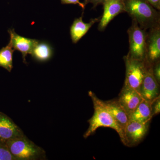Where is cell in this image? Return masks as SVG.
<instances>
[{
	"label": "cell",
	"mask_w": 160,
	"mask_h": 160,
	"mask_svg": "<svg viewBox=\"0 0 160 160\" xmlns=\"http://www.w3.org/2000/svg\"><path fill=\"white\" fill-rule=\"evenodd\" d=\"M89 95L91 98L94 107V113L92 117L88 120L89 127L83 137H89L95 132L100 127H108L114 129L119 136L124 145H126L125 133L123 129L118 126L109 113L104 105V102L100 100L92 92L89 91Z\"/></svg>",
	"instance_id": "obj_1"
},
{
	"label": "cell",
	"mask_w": 160,
	"mask_h": 160,
	"mask_svg": "<svg viewBox=\"0 0 160 160\" xmlns=\"http://www.w3.org/2000/svg\"><path fill=\"white\" fill-rule=\"evenodd\" d=\"M125 12L142 29L146 30L160 25V14L146 0H124Z\"/></svg>",
	"instance_id": "obj_2"
},
{
	"label": "cell",
	"mask_w": 160,
	"mask_h": 160,
	"mask_svg": "<svg viewBox=\"0 0 160 160\" xmlns=\"http://www.w3.org/2000/svg\"><path fill=\"white\" fill-rule=\"evenodd\" d=\"M6 144L17 160H36L45 158V152L39 146L22 137L6 140Z\"/></svg>",
	"instance_id": "obj_3"
},
{
	"label": "cell",
	"mask_w": 160,
	"mask_h": 160,
	"mask_svg": "<svg viewBox=\"0 0 160 160\" xmlns=\"http://www.w3.org/2000/svg\"><path fill=\"white\" fill-rule=\"evenodd\" d=\"M123 59L126 67V78L123 86L134 89L140 93V88L148 66V62L146 60L132 58L128 54L123 57Z\"/></svg>",
	"instance_id": "obj_4"
},
{
	"label": "cell",
	"mask_w": 160,
	"mask_h": 160,
	"mask_svg": "<svg viewBox=\"0 0 160 160\" xmlns=\"http://www.w3.org/2000/svg\"><path fill=\"white\" fill-rule=\"evenodd\" d=\"M129 50L128 55L132 58L146 60V30L142 29L135 21L132 20V25L128 29Z\"/></svg>",
	"instance_id": "obj_5"
},
{
	"label": "cell",
	"mask_w": 160,
	"mask_h": 160,
	"mask_svg": "<svg viewBox=\"0 0 160 160\" xmlns=\"http://www.w3.org/2000/svg\"><path fill=\"white\" fill-rule=\"evenodd\" d=\"M152 66L153 65L148 63L140 90V94L143 98L149 102H152L160 96L159 84L153 75Z\"/></svg>",
	"instance_id": "obj_6"
},
{
	"label": "cell",
	"mask_w": 160,
	"mask_h": 160,
	"mask_svg": "<svg viewBox=\"0 0 160 160\" xmlns=\"http://www.w3.org/2000/svg\"><path fill=\"white\" fill-rule=\"evenodd\" d=\"M160 58V25L150 29L146 38V60L153 65Z\"/></svg>",
	"instance_id": "obj_7"
},
{
	"label": "cell",
	"mask_w": 160,
	"mask_h": 160,
	"mask_svg": "<svg viewBox=\"0 0 160 160\" xmlns=\"http://www.w3.org/2000/svg\"><path fill=\"white\" fill-rule=\"evenodd\" d=\"M149 124L129 121L125 129V145L134 146L140 143L148 132Z\"/></svg>",
	"instance_id": "obj_8"
},
{
	"label": "cell",
	"mask_w": 160,
	"mask_h": 160,
	"mask_svg": "<svg viewBox=\"0 0 160 160\" xmlns=\"http://www.w3.org/2000/svg\"><path fill=\"white\" fill-rule=\"evenodd\" d=\"M8 32L10 35L9 44L14 50H17L22 53L23 62L27 64L26 56L28 54H30L39 40L21 36L18 34L13 29H9Z\"/></svg>",
	"instance_id": "obj_9"
},
{
	"label": "cell",
	"mask_w": 160,
	"mask_h": 160,
	"mask_svg": "<svg viewBox=\"0 0 160 160\" xmlns=\"http://www.w3.org/2000/svg\"><path fill=\"white\" fill-rule=\"evenodd\" d=\"M143 99L139 92L124 86L118 99L120 106L127 113L129 117Z\"/></svg>",
	"instance_id": "obj_10"
},
{
	"label": "cell",
	"mask_w": 160,
	"mask_h": 160,
	"mask_svg": "<svg viewBox=\"0 0 160 160\" xmlns=\"http://www.w3.org/2000/svg\"><path fill=\"white\" fill-rule=\"evenodd\" d=\"M104 12L98 29L103 31L109 22L120 13L125 12L124 0H111L103 4Z\"/></svg>",
	"instance_id": "obj_11"
},
{
	"label": "cell",
	"mask_w": 160,
	"mask_h": 160,
	"mask_svg": "<svg viewBox=\"0 0 160 160\" xmlns=\"http://www.w3.org/2000/svg\"><path fill=\"white\" fill-rule=\"evenodd\" d=\"M25 136L10 118L0 112V138L6 141Z\"/></svg>",
	"instance_id": "obj_12"
},
{
	"label": "cell",
	"mask_w": 160,
	"mask_h": 160,
	"mask_svg": "<svg viewBox=\"0 0 160 160\" xmlns=\"http://www.w3.org/2000/svg\"><path fill=\"white\" fill-rule=\"evenodd\" d=\"M83 15L76 18L72 24L70 28V34L72 43L76 44L79 40L86 34L92 26L96 22H99L100 18L91 19L89 23H85L83 21Z\"/></svg>",
	"instance_id": "obj_13"
},
{
	"label": "cell",
	"mask_w": 160,
	"mask_h": 160,
	"mask_svg": "<svg viewBox=\"0 0 160 160\" xmlns=\"http://www.w3.org/2000/svg\"><path fill=\"white\" fill-rule=\"evenodd\" d=\"M103 102L109 113L125 133V128L129 121V116L120 106L118 99Z\"/></svg>",
	"instance_id": "obj_14"
},
{
	"label": "cell",
	"mask_w": 160,
	"mask_h": 160,
	"mask_svg": "<svg viewBox=\"0 0 160 160\" xmlns=\"http://www.w3.org/2000/svg\"><path fill=\"white\" fill-rule=\"evenodd\" d=\"M152 102L143 99L134 111L129 116V121L141 123L149 122L152 117Z\"/></svg>",
	"instance_id": "obj_15"
},
{
	"label": "cell",
	"mask_w": 160,
	"mask_h": 160,
	"mask_svg": "<svg viewBox=\"0 0 160 160\" xmlns=\"http://www.w3.org/2000/svg\"><path fill=\"white\" fill-rule=\"evenodd\" d=\"M32 58L36 61L44 62L49 61L53 55V49L46 41H38L32 50Z\"/></svg>",
	"instance_id": "obj_16"
},
{
	"label": "cell",
	"mask_w": 160,
	"mask_h": 160,
	"mask_svg": "<svg viewBox=\"0 0 160 160\" xmlns=\"http://www.w3.org/2000/svg\"><path fill=\"white\" fill-rule=\"evenodd\" d=\"M15 51L9 44L0 49V67L11 72L13 68V54Z\"/></svg>",
	"instance_id": "obj_17"
},
{
	"label": "cell",
	"mask_w": 160,
	"mask_h": 160,
	"mask_svg": "<svg viewBox=\"0 0 160 160\" xmlns=\"http://www.w3.org/2000/svg\"><path fill=\"white\" fill-rule=\"evenodd\" d=\"M0 160H17L7 146L6 140L0 138Z\"/></svg>",
	"instance_id": "obj_18"
},
{
	"label": "cell",
	"mask_w": 160,
	"mask_h": 160,
	"mask_svg": "<svg viewBox=\"0 0 160 160\" xmlns=\"http://www.w3.org/2000/svg\"><path fill=\"white\" fill-rule=\"evenodd\" d=\"M152 115H156L159 114L160 112V96L152 101Z\"/></svg>",
	"instance_id": "obj_19"
},
{
	"label": "cell",
	"mask_w": 160,
	"mask_h": 160,
	"mask_svg": "<svg viewBox=\"0 0 160 160\" xmlns=\"http://www.w3.org/2000/svg\"><path fill=\"white\" fill-rule=\"evenodd\" d=\"M152 71L156 79L159 84L160 82V60L153 64Z\"/></svg>",
	"instance_id": "obj_20"
},
{
	"label": "cell",
	"mask_w": 160,
	"mask_h": 160,
	"mask_svg": "<svg viewBox=\"0 0 160 160\" xmlns=\"http://www.w3.org/2000/svg\"><path fill=\"white\" fill-rule=\"evenodd\" d=\"M61 3L62 4H73L78 5L84 10L85 8V4L84 3L81 2L80 0H61Z\"/></svg>",
	"instance_id": "obj_21"
},
{
	"label": "cell",
	"mask_w": 160,
	"mask_h": 160,
	"mask_svg": "<svg viewBox=\"0 0 160 160\" xmlns=\"http://www.w3.org/2000/svg\"><path fill=\"white\" fill-rule=\"evenodd\" d=\"M151 6L158 10L160 9V0H146Z\"/></svg>",
	"instance_id": "obj_22"
},
{
	"label": "cell",
	"mask_w": 160,
	"mask_h": 160,
	"mask_svg": "<svg viewBox=\"0 0 160 160\" xmlns=\"http://www.w3.org/2000/svg\"><path fill=\"white\" fill-rule=\"evenodd\" d=\"M101 2L102 0H85L84 4L86 5L89 3H91L93 5V8H94L99 4H101Z\"/></svg>",
	"instance_id": "obj_23"
},
{
	"label": "cell",
	"mask_w": 160,
	"mask_h": 160,
	"mask_svg": "<svg viewBox=\"0 0 160 160\" xmlns=\"http://www.w3.org/2000/svg\"><path fill=\"white\" fill-rule=\"evenodd\" d=\"M109 1H111V0H102V2H101V4H103L104 3L106 2H109Z\"/></svg>",
	"instance_id": "obj_24"
}]
</instances>
